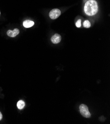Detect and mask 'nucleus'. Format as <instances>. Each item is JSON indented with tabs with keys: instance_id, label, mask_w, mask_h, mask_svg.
Masks as SVG:
<instances>
[{
	"instance_id": "nucleus-1",
	"label": "nucleus",
	"mask_w": 110,
	"mask_h": 124,
	"mask_svg": "<svg viewBox=\"0 0 110 124\" xmlns=\"http://www.w3.org/2000/svg\"><path fill=\"white\" fill-rule=\"evenodd\" d=\"M84 11L85 14L89 16L96 14L98 11L97 3L95 0H89L85 4Z\"/></svg>"
},
{
	"instance_id": "nucleus-2",
	"label": "nucleus",
	"mask_w": 110,
	"mask_h": 124,
	"mask_svg": "<svg viewBox=\"0 0 110 124\" xmlns=\"http://www.w3.org/2000/svg\"><path fill=\"white\" fill-rule=\"evenodd\" d=\"M79 108L80 113L83 117L87 118L90 117L91 114L88 110V108L87 106L85 104H82L80 106Z\"/></svg>"
},
{
	"instance_id": "nucleus-3",
	"label": "nucleus",
	"mask_w": 110,
	"mask_h": 124,
	"mask_svg": "<svg viewBox=\"0 0 110 124\" xmlns=\"http://www.w3.org/2000/svg\"><path fill=\"white\" fill-rule=\"evenodd\" d=\"M61 14V11L57 9H55L51 10L49 14L50 17L52 19H55L57 18Z\"/></svg>"
},
{
	"instance_id": "nucleus-11",
	"label": "nucleus",
	"mask_w": 110,
	"mask_h": 124,
	"mask_svg": "<svg viewBox=\"0 0 110 124\" xmlns=\"http://www.w3.org/2000/svg\"><path fill=\"white\" fill-rule=\"evenodd\" d=\"M0 15H1V12H0Z\"/></svg>"
},
{
	"instance_id": "nucleus-9",
	"label": "nucleus",
	"mask_w": 110,
	"mask_h": 124,
	"mask_svg": "<svg viewBox=\"0 0 110 124\" xmlns=\"http://www.w3.org/2000/svg\"><path fill=\"white\" fill-rule=\"evenodd\" d=\"M76 25L77 28L81 27V19L77 20V21L76 23Z\"/></svg>"
},
{
	"instance_id": "nucleus-7",
	"label": "nucleus",
	"mask_w": 110,
	"mask_h": 124,
	"mask_svg": "<svg viewBox=\"0 0 110 124\" xmlns=\"http://www.w3.org/2000/svg\"><path fill=\"white\" fill-rule=\"evenodd\" d=\"M25 103L23 100H19L17 103V106L19 109H22L24 107Z\"/></svg>"
},
{
	"instance_id": "nucleus-8",
	"label": "nucleus",
	"mask_w": 110,
	"mask_h": 124,
	"mask_svg": "<svg viewBox=\"0 0 110 124\" xmlns=\"http://www.w3.org/2000/svg\"><path fill=\"white\" fill-rule=\"evenodd\" d=\"M83 27L86 28H88L91 26V24L88 20H85L83 22Z\"/></svg>"
},
{
	"instance_id": "nucleus-6",
	"label": "nucleus",
	"mask_w": 110,
	"mask_h": 124,
	"mask_svg": "<svg viewBox=\"0 0 110 124\" xmlns=\"http://www.w3.org/2000/svg\"><path fill=\"white\" fill-rule=\"evenodd\" d=\"M23 25L25 28H30L34 25V22L32 20H26L23 22Z\"/></svg>"
},
{
	"instance_id": "nucleus-5",
	"label": "nucleus",
	"mask_w": 110,
	"mask_h": 124,
	"mask_svg": "<svg viewBox=\"0 0 110 124\" xmlns=\"http://www.w3.org/2000/svg\"><path fill=\"white\" fill-rule=\"evenodd\" d=\"M19 33V30L15 28L13 31L12 30H8L7 32V35L8 36L10 37H15L17 35H18Z\"/></svg>"
},
{
	"instance_id": "nucleus-4",
	"label": "nucleus",
	"mask_w": 110,
	"mask_h": 124,
	"mask_svg": "<svg viewBox=\"0 0 110 124\" xmlns=\"http://www.w3.org/2000/svg\"><path fill=\"white\" fill-rule=\"evenodd\" d=\"M61 40V37L60 35L58 34H55L52 36L51 38V41L52 43L54 44H57L60 43Z\"/></svg>"
},
{
	"instance_id": "nucleus-10",
	"label": "nucleus",
	"mask_w": 110,
	"mask_h": 124,
	"mask_svg": "<svg viewBox=\"0 0 110 124\" xmlns=\"http://www.w3.org/2000/svg\"><path fill=\"white\" fill-rule=\"evenodd\" d=\"M2 118H3L2 114V113L1 112H0V121H1L2 119Z\"/></svg>"
}]
</instances>
